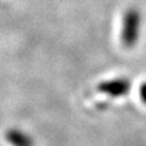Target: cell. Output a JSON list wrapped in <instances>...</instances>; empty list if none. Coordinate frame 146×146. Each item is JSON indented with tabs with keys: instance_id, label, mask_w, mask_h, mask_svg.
Instances as JSON below:
<instances>
[{
	"instance_id": "cell-4",
	"label": "cell",
	"mask_w": 146,
	"mask_h": 146,
	"mask_svg": "<svg viewBox=\"0 0 146 146\" xmlns=\"http://www.w3.org/2000/svg\"><path fill=\"white\" fill-rule=\"evenodd\" d=\"M139 94H140V99H141V101H143V102L146 105V82H144V83L140 85Z\"/></svg>"
},
{
	"instance_id": "cell-3",
	"label": "cell",
	"mask_w": 146,
	"mask_h": 146,
	"mask_svg": "<svg viewBox=\"0 0 146 146\" xmlns=\"http://www.w3.org/2000/svg\"><path fill=\"white\" fill-rule=\"evenodd\" d=\"M5 138L12 146H34V140L32 139V136L16 128L9 129Z\"/></svg>"
},
{
	"instance_id": "cell-2",
	"label": "cell",
	"mask_w": 146,
	"mask_h": 146,
	"mask_svg": "<svg viewBox=\"0 0 146 146\" xmlns=\"http://www.w3.org/2000/svg\"><path fill=\"white\" fill-rule=\"evenodd\" d=\"M130 80L127 78H116L111 80H104L98 85V90L100 93L107 94L110 96L119 98L127 95L130 91Z\"/></svg>"
},
{
	"instance_id": "cell-1",
	"label": "cell",
	"mask_w": 146,
	"mask_h": 146,
	"mask_svg": "<svg viewBox=\"0 0 146 146\" xmlns=\"http://www.w3.org/2000/svg\"><path fill=\"white\" fill-rule=\"evenodd\" d=\"M141 28V16L136 9H128L123 15L121 40L125 48H133L138 43Z\"/></svg>"
}]
</instances>
